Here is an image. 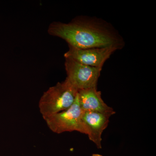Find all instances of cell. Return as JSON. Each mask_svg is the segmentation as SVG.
Wrapping results in <instances>:
<instances>
[{
  "instance_id": "6da1fadb",
  "label": "cell",
  "mask_w": 156,
  "mask_h": 156,
  "mask_svg": "<svg viewBox=\"0 0 156 156\" xmlns=\"http://www.w3.org/2000/svg\"><path fill=\"white\" fill-rule=\"evenodd\" d=\"M48 33L65 40L69 46L79 49L112 48L120 50L125 42L111 25L101 20L80 17L68 23L54 22Z\"/></svg>"
},
{
  "instance_id": "7a4b0ae2",
  "label": "cell",
  "mask_w": 156,
  "mask_h": 156,
  "mask_svg": "<svg viewBox=\"0 0 156 156\" xmlns=\"http://www.w3.org/2000/svg\"><path fill=\"white\" fill-rule=\"evenodd\" d=\"M78 92V90L66 80L50 87L39 101V110L43 119H45L70 107Z\"/></svg>"
},
{
  "instance_id": "3957f363",
  "label": "cell",
  "mask_w": 156,
  "mask_h": 156,
  "mask_svg": "<svg viewBox=\"0 0 156 156\" xmlns=\"http://www.w3.org/2000/svg\"><path fill=\"white\" fill-rule=\"evenodd\" d=\"M83 112L77 95L74 102L69 108L44 120L49 129L56 134L76 131L86 134V128L82 120Z\"/></svg>"
},
{
  "instance_id": "277c9868",
  "label": "cell",
  "mask_w": 156,
  "mask_h": 156,
  "mask_svg": "<svg viewBox=\"0 0 156 156\" xmlns=\"http://www.w3.org/2000/svg\"><path fill=\"white\" fill-rule=\"evenodd\" d=\"M65 67L66 80L78 91L97 88L102 68L82 64L69 58H65Z\"/></svg>"
},
{
  "instance_id": "5b68a950",
  "label": "cell",
  "mask_w": 156,
  "mask_h": 156,
  "mask_svg": "<svg viewBox=\"0 0 156 156\" xmlns=\"http://www.w3.org/2000/svg\"><path fill=\"white\" fill-rule=\"evenodd\" d=\"M69 49L64 54L65 58H69L82 64L101 68L115 51L114 48H95L79 49L69 46Z\"/></svg>"
},
{
  "instance_id": "8992f818",
  "label": "cell",
  "mask_w": 156,
  "mask_h": 156,
  "mask_svg": "<svg viewBox=\"0 0 156 156\" xmlns=\"http://www.w3.org/2000/svg\"><path fill=\"white\" fill-rule=\"evenodd\" d=\"M110 116L95 112H83L82 120L86 135L98 149H101L102 134L108 126Z\"/></svg>"
},
{
  "instance_id": "52a82bcc",
  "label": "cell",
  "mask_w": 156,
  "mask_h": 156,
  "mask_svg": "<svg viewBox=\"0 0 156 156\" xmlns=\"http://www.w3.org/2000/svg\"><path fill=\"white\" fill-rule=\"evenodd\" d=\"M79 103L84 112H95L112 116L115 114L113 108L109 106L101 98V92L97 88L78 91Z\"/></svg>"
},
{
  "instance_id": "ba28073f",
  "label": "cell",
  "mask_w": 156,
  "mask_h": 156,
  "mask_svg": "<svg viewBox=\"0 0 156 156\" xmlns=\"http://www.w3.org/2000/svg\"><path fill=\"white\" fill-rule=\"evenodd\" d=\"M92 156H103L102 155L100 154H93L92 155Z\"/></svg>"
}]
</instances>
